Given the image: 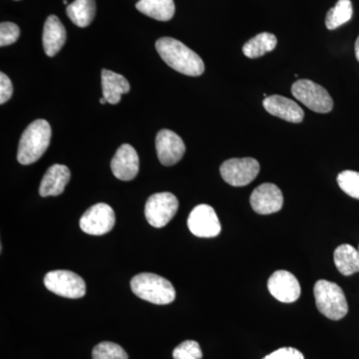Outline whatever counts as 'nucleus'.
Masks as SVG:
<instances>
[{"mask_svg": "<svg viewBox=\"0 0 359 359\" xmlns=\"http://www.w3.org/2000/svg\"><path fill=\"white\" fill-rule=\"evenodd\" d=\"M156 49L170 67L182 74L196 77L204 73L205 65L202 58L179 40L162 37L156 42Z\"/></svg>", "mask_w": 359, "mask_h": 359, "instance_id": "f257e3e1", "label": "nucleus"}, {"mask_svg": "<svg viewBox=\"0 0 359 359\" xmlns=\"http://www.w3.org/2000/svg\"><path fill=\"white\" fill-rule=\"evenodd\" d=\"M51 127L46 120L32 122L23 132L18 146V160L20 164L30 165L39 161L48 148Z\"/></svg>", "mask_w": 359, "mask_h": 359, "instance_id": "f03ea898", "label": "nucleus"}, {"mask_svg": "<svg viewBox=\"0 0 359 359\" xmlns=\"http://www.w3.org/2000/svg\"><path fill=\"white\" fill-rule=\"evenodd\" d=\"M131 289L137 297L155 304H169L176 299L173 285L155 273H143L131 280Z\"/></svg>", "mask_w": 359, "mask_h": 359, "instance_id": "7ed1b4c3", "label": "nucleus"}, {"mask_svg": "<svg viewBox=\"0 0 359 359\" xmlns=\"http://www.w3.org/2000/svg\"><path fill=\"white\" fill-rule=\"evenodd\" d=\"M316 308L332 320H339L348 313V304L344 290L335 283L320 280L314 285Z\"/></svg>", "mask_w": 359, "mask_h": 359, "instance_id": "20e7f679", "label": "nucleus"}, {"mask_svg": "<svg viewBox=\"0 0 359 359\" xmlns=\"http://www.w3.org/2000/svg\"><path fill=\"white\" fill-rule=\"evenodd\" d=\"M292 93L313 112L328 113L334 108V100L327 89L311 80H297L292 84Z\"/></svg>", "mask_w": 359, "mask_h": 359, "instance_id": "39448f33", "label": "nucleus"}, {"mask_svg": "<svg viewBox=\"0 0 359 359\" xmlns=\"http://www.w3.org/2000/svg\"><path fill=\"white\" fill-rule=\"evenodd\" d=\"M44 285L53 294L67 299H80L86 294V285L81 276L71 271H51L45 276Z\"/></svg>", "mask_w": 359, "mask_h": 359, "instance_id": "423d86ee", "label": "nucleus"}, {"mask_svg": "<svg viewBox=\"0 0 359 359\" xmlns=\"http://www.w3.org/2000/svg\"><path fill=\"white\" fill-rule=\"evenodd\" d=\"M259 170V162L254 158H233L224 161L219 167L222 178L233 187L249 185L257 178Z\"/></svg>", "mask_w": 359, "mask_h": 359, "instance_id": "0eeeda50", "label": "nucleus"}, {"mask_svg": "<svg viewBox=\"0 0 359 359\" xmlns=\"http://www.w3.org/2000/svg\"><path fill=\"white\" fill-rule=\"evenodd\" d=\"M179 209V201L172 193H157L146 202L145 216L155 228H163L174 218Z\"/></svg>", "mask_w": 359, "mask_h": 359, "instance_id": "6e6552de", "label": "nucleus"}, {"mask_svg": "<svg viewBox=\"0 0 359 359\" xmlns=\"http://www.w3.org/2000/svg\"><path fill=\"white\" fill-rule=\"evenodd\" d=\"M115 222V212L112 208L104 203H99L84 212L79 224L81 230L88 235L102 236L114 228Z\"/></svg>", "mask_w": 359, "mask_h": 359, "instance_id": "1a4fd4ad", "label": "nucleus"}, {"mask_svg": "<svg viewBox=\"0 0 359 359\" xmlns=\"http://www.w3.org/2000/svg\"><path fill=\"white\" fill-rule=\"evenodd\" d=\"M189 230L196 237L215 238L221 233L222 226L216 212L209 205L194 208L188 218Z\"/></svg>", "mask_w": 359, "mask_h": 359, "instance_id": "9d476101", "label": "nucleus"}, {"mask_svg": "<svg viewBox=\"0 0 359 359\" xmlns=\"http://www.w3.org/2000/svg\"><path fill=\"white\" fill-rule=\"evenodd\" d=\"M156 150L161 164L173 166L183 158L186 146L179 135L171 130L163 129L156 137Z\"/></svg>", "mask_w": 359, "mask_h": 359, "instance_id": "9b49d317", "label": "nucleus"}, {"mask_svg": "<svg viewBox=\"0 0 359 359\" xmlns=\"http://www.w3.org/2000/svg\"><path fill=\"white\" fill-rule=\"evenodd\" d=\"M268 287L276 299L285 304L297 302L302 294L299 280L287 271H275L269 278Z\"/></svg>", "mask_w": 359, "mask_h": 359, "instance_id": "f8f14e48", "label": "nucleus"}, {"mask_svg": "<svg viewBox=\"0 0 359 359\" xmlns=\"http://www.w3.org/2000/svg\"><path fill=\"white\" fill-rule=\"evenodd\" d=\"M250 205L259 215H271L280 211L283 205L282 191L275 184L264 183L250 195Z\"/></svg>", "mask_w": 359, "mask_h": 359, "instance_id": "ddd939ff", "label": "nucleus"}, {"mask_svg": "<svg viewBox=\"0 0 359 359\" xmlns=\"http://www.w3.org/2000/svg\"><path fill=\"white\" fill-rule=\"evenodd\" d=\"M139 164L140 161L136 150L129 144H124L118 149L111 161V170L116 178L131 181L138 175Z\"/></svg>", "mask_w": 359, "mask_h": 359, "instance_id": "4468645a", "label": "nucleus"}, {"mask_svg": "<svg viewBox=\"0 0 359 359\" xmlns=\"http://www.w3.org/2000/svg\"><path fill=\"white\" fill-rule=\"evenodd\" d=\"M263 105L269 114L287 122L301 123L304 120V110L294 101L287 97L271 95L264 98Z\"/></svg>", "mask_w": 359, "mask_h": 359, "instance_id": "2eb2a0df", "label": "nucleus"}, {"mask_svg": "<svg viewBox=\"0 0 359 359\" xmlns=\"http://www.w3.org/2000/svg\"><path fill=\"white\" fill-rule=\"evenodd\" d=\"M70 180V171L65 165L55 164L47 170L39 187L41 197L61 195Z\"/></svg>", "mask_w": 359, "mask_h": 359, "instance_id": "dca6fc26", "label": "nucleus"}, {"mask_svg": "<svg viewBox=\"0 0 359 359\" xmlns=\"http://www.w3.org/2000/svg\"><path fill=\"white\" fill-rule=\"evenodd\" d=\"M67 34L65 26L57 16L50 15L45 21L43 28V47L45 53L49 57H53L65 46Z\"/></svg>", "mask_w": 359, "mask_h": 359, "instance_id": "f3484780", "label": "nucleus"}, {"mask_svg": "<svg viewBox=\"0 0 359 359\" xmlns=\"http://www.w3.org/2000/svg\"><path fill=\"white\" fill-rule=\"evenodd\" d=\"M102 92L108 103L116 105L121 100L123 94L128 93L130 84L126 78L113 71L102 70Z\"/></svg>", "mask_w": 359, "mask_h": 359, "instance_id": "a211bd4d", "label": "nucleus"}, {"mask_svg": "<svg viewBox=\"0 0 359 359\" xmlns=\"http://www.w3.org/2000/svg\"><path fill=\"white\" fill-rule=\"evenodd\" d=\"M136 8L141 13L158 21H169L174 18V0H140Z\"/></svg>", "mask_w": 359, "mask_h": 359, "instance_id": "6ab92c4d", "label": "nucleus"}, {"mask_svg": "<svg viewBox=\"0 0 359 359\" xmlns=\"http://www.w3.org/2000/svg\"><path fill=\"white\" fill-rule=\"evenodd\" d=\"M334 264L341 275L348 276L359 273V250L351 245H341L334 254Z\"/></svg>", "mask_w": 359, "mask_h": 359, "instance_id": "aec40b11", "label": "nucleus"}, {"mask_svg": "<svg viewBox=\"0 0 359 359\" xmlns=\"http://www.w3.org/2000/svg\"><path fill=\"white\" fill-rule=\"evenodd\" d=\"M66 13L78 27H87L95 18V0H75L67 6Z\"/></svg>", "mask_w": 359, "mask_h": 359, "instance_id": "412c9836", "label": "nucleus"}, {"mask_svg": "<svg viewBox=\"0 0 359 359\" xmlns=\"http://www.w3.org/2000/svg\"><path fill=\"white\" fill-rule=\"evenodd\" d=\"M276 44H278V39L276 35L269 32L259 33L244 45L243 52L247 57L259 58L273 51Z\"/></svg>", "mask_w": 359, "mask_h": 359, "instance_id": "4be33fe9", "label": "nucleus"}, {"mask_svg": "<svg viewBox=\"0 0 359 359\" xmlns=\"http://www.w3.org/2000/svg\"><path fill=\"white\" fill-rule=\"evenodd\" d=\"M353 8L351 0H339L334 7L327 13L325 25L327 29L334 30L353 18Z\"/></svg>", "mask_w": 359, "mask_h": 359, "instance_id": "5701e85b", "label": "nucleus"}, {"mask_svg": "<svg viewBox=\"0 0 359 359\" xmlns=\"http://www.w3.org/2000/svg\"><path fill=\"white\" fill-rule=\"evenodd\" d=\"M92 358L93 359H128V354L119 344L104 341L94 347Z\"/></svg>", "mask_w": 359, "mask_h": 359, "instance_id": "b1692460", "label": "nucleus"}, {"mask_svg": "<svg viewBox=\"0 0 359 359\" xmlns=\"http://www.w3.org/2000/svg\"><path fill=\"white\" fill-rule=\"evenodd\" d=\"M339 188L347 195L359 200V173L354 171H344L337 176Z\"/></svg>", "mask_w": 359, "mask_h": 359, "instance_id": "393cba45", "label": "nucleus"}, {"mask_svg": "<svg viewBox=\"0 0 359 359\" xmlns=\"http://www.w3.org/2000/svg\"><path fill=\"white\" fill-rule=\"evenodd\" d=\"M173 358L174 359H202V349L197 341L186 340L174 349Z\"/></svg>", "mask_w": 359, "mask_h": 359, "instance_id": "a878e982", "label": "nucleus"}, {"mask_svg": "<svg viewBox=\"0 0 359 359\" xmlns=\"http://www.w3.org/2000/svg\"><path fill=\"white\" fill-rule=\"evenodd\" d=\"M20 36V29L15 23L2 22L0 25V46H8L18 41Z\"/></svg>", "mask_w": 359, "mask_h": 359, "instance_id": "bb28decb", "label": "nucleus"}, {"mask_svg": "<svg viewBox=\"0 0 359 359\" xmlns=\"http://www.w3.org/2000/svg\"><path fill=\"white\" fill-rule=\"evenodd\" d=\"M263 359H304V354L292 347H283Z\"/></svg>", "mask_w": 359, "mask_h": 359, "instance_id": "cd10ccee", "label": "nucleus"}, {"mask_svg": "<svg viewBox=\"0 0 359 359\" xmlns=\"http://www.w3.org/2000/svg\"><path fill=\"white\" fill-rule=\"evenodd\" d=\"M13 93V83L4 72L0 73V104L6 103Z\"/></svg>", "mask_w": 359, "mask_h": 359, "instance_id": "c85d7f7f", "label": "nucleus"}, {"mask_svg": "<svg viewBox=\"0 0 359 359\" xmlns=\"http://www.w3.org/2000/svg\"><path fill=\"white\" fill-rule=\"evenodd\" d=\"M355 56L356 59L359 61V36L358 39H356L355 42Z\"/></svg>", "mask_w": 359, "mask_h": 359, "instance_id": "c756f323", "label": "nucleus"}, {"mask_svg": "<svg viewBox=\"0 0 359 359\" xmlns=\"http://www.w3.org/2000/svg\"><path fill=\"white\" fill-rule=\"evenodd\" d=\"M100 103L102 104V105H104V104H106L108 102H107V100H106V99L104 98V97H102V98L100 99Z\"/></svg>", "mask_w": 359, "mask_h": 359, "instance_id": "7c9ffc66", "label": "nucleus"}, {"mask_svg": "<svg viewBox=\"0 0 359 359\" xmlns=\"http://www.w3.org/2000/svg\"><path fill=\"white\" fill-rule=\"evenodd\" d=\"M63 4H67V0H63Z\"/></svg>", "mask_w": 359, "mask_h": 359, "instance_id": "2f4dec72", "label": "nucleus"}, {"mask_svg": "<svg viewBox=\"0 0 359 359\" xmlns=\"http://www.w3.org/2000/svg\"><path fill=\"white\" fill-rule=\"evenodd\" d=\"M358 250H359V248H358Z\"/></svg>", "mask_w": 359, "mask_h": 359, "instance_id": "473e14b6", "label": "nucleus"}]
</instances>
